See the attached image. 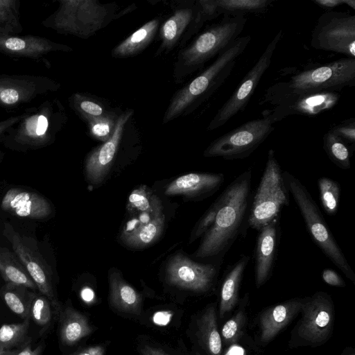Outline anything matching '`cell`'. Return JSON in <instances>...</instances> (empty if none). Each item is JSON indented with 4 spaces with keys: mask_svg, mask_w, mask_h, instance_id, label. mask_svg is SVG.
<instances>
[{
    "mask_svg": "<svg viewBox=\"0 0 355 355\" xmlns=\"http://www.w3.org/2000/svg\"><path fill=\"white\" fill-rule=\"evenodd\" d=\"M250 168L239 175L211 204L214 217L193 257L220 263L240 235H245L252 201Z\"/></svg>",
    "mask_w": 355,
    "mask_h": 355,
    "instance_id": "6da1fadb",
    "label": "cell"
},
{
    "mask_svg": "<svg viewBox=\"0 0 355 355\" xmlns=\"http://www.w3.org/2000/svg\"><path fill=\"white\" fill-rule=\"evenodd\" d=\"M250 40V35L239 37L221 51L208 67L175 92L164 114L162 123L166 124L193 113L211 97L228 78L237 58Z\"/></svg>",
    "mask_w": 355,
    "mask_h": 355,
    "instance_id": "7a4b0ae2",
    "label": "cell"
},
{
    "mask_svg": "<svg viewBox=\"0 0 355 355\" xmlns=\"http://www.w3.org/2000/svg\"><path fill=\"white\" fill-rule=\"evenodd\" d=\"M246 22L245 16L223 15L218 22L207 27L189 44L181 48L173 64L174 82L182 83L202 69L208 61L239 37Z\"/></svg>",
    "mask_w": 355,
    "mask_h": 355,
    "instance_id": "3957f363",
    "label": "cell"
},
{
    "mask_svg": "<svg viewBox=\"0 0 355 355\" xmlns=\"http://www.w3.org/2000/svg\"><path fill=\"white\" fill-rule=\"evenodd\" d=\"M283 178L312 240L345 276L355 284V273L306 187L288 171L283 172Z\"/></svg>",
    "mask_w": 355,
    "mask_h": 355,
    "instance_id": "277c9868",
    "label": "cell"
},
{
    "mask_svg": "<svg viewBox=\"0 0 355 355\" xmlns=\"http://www.w3.org/2000/svg\"><path fill=\"white\" fill-rule=\"evenodd\" d=\"M338 92L301 91L277 83L267 89L263 101L272 108L263 112L272 123L291 115L316 116L333 108L338 102Z\"/></svg>",
    "mask_w": 355,
    "mask_h": 355,
    "instance_id": "5b68a950",
    "label": "cell"
},
{
    "mask_svg": "<svg viewBox=\"0 0 355 355\" xmlns=\"http://www.w3.org/2000/svg\"><path fill=\"white\" fill-rule=\"evenodd\" d=\"M301 318L291 330L290 348L316 347L331 337L335 322V306L331 296L318 291L304 297Z\"/></svg>",
    "mask_w": 355,
    "mask_h": 355,
    "instance_id": "8992f818",
    "label": "cell"
},
{
    "mask_svg": "<svg viewBox=\"0 0 355 355\" xmlns=\"http://www.w3.org/2000/svg\"><path fill=\"white\" fill-rule=\"evenodd\" d=\"M289 197L283 171L274 150L270 149L262 176L252 198L248 227L259 231L280 216L282 209L289 205Z\"/></svg>",
    "mask_w": 355,
    "mask_h": 355,
    "instance_id": "52a82bcc",
    "label": "cell"
},
{
    "mask_svg": "<svg viewBox=\"0 0 355 355\" xmlns=\"http://www.w3.org/2000/svg\"><path fill=\"white\" fill-rule=\"evenodd\" d=\"M273 130V123L268 117L247 121L211 141L203 155L225 160L246 158L264 142Z\"/></svg>",
    "mask_w": 355,
    "mask_h": 355,
    "instance_id": "ba28073f",
    "label": "cell"
},
{
    "mask_svg": "<svg viewBox=\"0 0 355 355\" xmlns=\"http://www.w3.org/2000/svg\"><path fill=\"white\" fill-rule=\"evenodd\" d=\"M134 110L121 112L112 136L88 154L85 164L86 179L92 185L101 184L105 178L123 146L139 134Z\"/></svg>",
    "mask_w": 355,
    "mask_h": 355,
    "instance_id": "9c48e42d",
    "label": "cell"
},
{
    "mask_svg": "<svg viewBox=\"0 0 355 355\" xmlns=\"http://www.w3.org/2000/svg\"><path fill=\"white\" fill-rule=\"evenodd\" d=\"M311 45L355 58V15L333 10L322 14L312 31Z\"/></svg>",
    "mask_w": 355,
    "mask_h": 355,
    "instance_id": "30bf717a",
    "label": "cell"
},
{
    "mask_svg": "<svg viewBox=\"0 0 355 355\" xmlns=\"http://www.w3.org/2000/svg\"><path fill=\"white\" fill-rule=\"evenodd\" d=\"M284 84L301 91L337 92L355 85V58H344L311 67L292 76Z\"/></svg>",
    "mask_w": 355,
    "mask_h": 355,
    "instance_id": "8fae6325",
    "label": "cell"
},
{
    "mask_svg": "<svg viewBox=\"0 0 355 355\" xmlns=\"http://www.w3.org/2000/svg\"><path fill=\"white\" fill-rule=\"evenodd\" d=\"M282 30L275 34L256 63L211 120L207 127L208 130L220 128L236 114L245 110L262 76L272 62L274 52L282 38Z\"/></svg>",
    "mask_w": 355,
    "mask_h": 355,
    "instance_id": "7c38bea8",
    "label": "cell"
},
{
    "mask_svg": "<svg viewBox=\"0 0 355 355\" xmlns=\"http://www.w3.org/2000/svg\"><path fill=\"white\" fill-rule=\"evenodd\" d=\"M220 263H200L182 253L173 254L166 268L168 282L178 288L198 293L210 291L215 286Z\"/></svg>",
    "mask_w": 355,
    "mask_h": 355,
    "instance_id": "4fadbf2b",
    "label": "cell"
},
{
    "mask_svg": "<svg viewBox=\"0 0 355 355\" xmlns=\"http://www.w3.org/2000/svg\"><path fill=\"white\" fill-rule=\"evenodd\" d=\"M3 234L8 240L18 259L35 283L42 295L45 296L59 314L60 302L55 293L50 269L44 258L35 248L32 247L12 225L5 223Z\"/></svg>",
    "mask_w": 355,
    "mask_h": 355,
    "instance_id": "5bb4252c",
    "label": "cell"
},
{
    "mask_svg": "<svg viewBox=\"0 0 355 355\" xmlns=\"http://www.w3.org/2000/svg\"><path fill=\"white\" fill-rule=\"evenodd\" d=\"M202 27L196 1H185L160 25L159 36L161 44L155 55L167 54L177 46L180 49L184 47Z\"/></svg>",
    "mask_w": 355,
    "mask_h": 355,
    "instance_id": "9a60e30c",
    "label": "cell"
},
{
    "mask_svg": "<svg viewBox=\"0 0 355 355\" xmlns=\"http://www.w3.org/2000/svg\"><path fill=\"white\" fill-rule=\"evenodd\" d=\"M280 216L259 231L254 249V282L257 288L271 277L278 253L281 236Z\"/></svg>",
    "mask_w": 355,
    "mask_h": 355,
    "instance_id": "2e32d148",
    "label": "cell"
},
{
    "mask_svg": "<svg viewBox=\"0 0 355 355\" xmlns=\"http://www.w3.org/2000/svg\"><path fill=\"white\" fill-rule=\"evenodd\" d=\"M304 297L287 300L263 309L258 316V338L266 345L300 313Z\"/></svg>",
    "mask_w": 355,
    "mask_h": 355,
    "instance_id": "e0dca14e",
    "label": "cell"
},
{
    "mask_svg": "<svg viewBox=\"0 0 355 355\" xmlns=\"http://www.w3.org/2000/svg\"><path fill=\"white\" fill-rule=\"evenodd\" d=\"M224 181L225 175L222 173H191L171 182L166 188L165 193L201 200L216 193Z\"/></svg>",
    "mask_w": 355,
    "mask_h": 355,
    "instance_id": "ac0fdd59",
    "label": "cell"
},
{
    "mask_svg": "<svg viewBox=\"0 0 355 355\" xmlns=\"http://www.w3.org/2000/svg\"><path fill=\"white\" fill-rule=\"evenodd\" d=\"M1 207L13 215L33 219L46 218L52 212L51 204L44 197L17 188H12L5 193Z\"/></svg>",
    "mask_w": 355,
    "mask_h": 355,
    "instance_id": "d6986e66",
    "label": "cell"
},
{
    "mask_svg": "<svg viewBox=\"0 0 355 355\" xmlns=\"http://www.w3.org/2000/svg\"><path fill=\"white\" fill-rule=\"evenodd\" d=\"M250 260V256L243 254L225 270L220 289L219 318H224L237 306L242 279Z\"/></svg>",
    "mask_w": 355,
    "mask_h": 355,
    "instance_id": "ffe728a7",
    "label": "cell"
},
{
    "mask_svg": "<svg viewBox=\"0 0 355 355\" xmlns=\"http://www.w3.org/2000/svg\"><path fill=\"white\" fill-rule=\"evenodd\" d=\"M196 338L205 355H223L221 336L218 327L216 303L208 304L196 322Z\"/></svg>",
    "mask_w": 355,
    "mask_h": 355,
    "instance_id": "44dd1931",
    "label": "cell"
},
{
    "mask_svg": "<svg viewBox=\"0 0 355 355\" xmlns=\"http://www.w3.org/2000/svg\"><path fill=\"white\" fill-rule=\"evenodd\" d=\"M161 21L160 17H155L146 22L114 47L112 56L114 58H127L141 53L155 39Z\"/></svg>",
    "mask_w": 355,
    "mask_h": 355,
    "instance_id": "7402d4cb",
    "label": "cell"
},
{
    "mask_svg": "<svg viewBox=\"0 0 355 355\" xmlns=\"http://www.w3.org/2000/svg\"><path fill=\"white\" fill-rule=\"evenodd\" d=\"M109 283L110 299L114 307L120 311L139 315L142 301L140 294L116 270L110 272Z\"/></svg>",
    "mask_w": 355,
    "mask_h": 355,
    "instance_id": "603a6c76",
    "label": "cell"
},
{
    "mask_svg": "<svg viewBox=\"0 0 355 355\" xmlns=\"http://www.w3.org/2000/svg\"><path fill=\"white\" fill-rule=\"evenodd\" d=\"M92 332V327L85 315L70 307L61 312L60 336L64 344L73 345Z\"/></svg>",
    "mask_w": 355,
    "mask_h": 355,
    "instance_id": "cb8c5ba5",
    "label": "cell"
},
{
    "mask_svg": "<svg viewBox=\"0 0 355 355\" xmlns=\"http://www.w3.org/2000/svg\"><path fill=\"white\" fill-rule=\"evenodd\" d=\"M165 217L163 214L130 232H123L121 240L128 247L141 248L156 241L163 232Z\"/></svg>",
    "mask_w": 355,
    "mask_h": 355,
    "instance_id": "d4e9b609",
    "label": "cell"
},
{
    "mask_svg": "<svg viewBox=\"0 0 355 355\" xmlns=\"http://www.w3.org/2000/svg\"><path fill=\"white\" fill-rule=\"evenodd\" d=\"M248 302L249 295L246 293L240 299L235 313L223 324L220 331L223 346L237 345L243 338L246 329Z\"/></svg>",
    "mask_w": 355,
    "mask_h": 355,
    "instance_id": "484cf974",
    "label": "cell"
},
{
    "mask_svg": "<svg viewBox=\"0 0 355 355\" xmlns=\"http://www.w3.org/2000/svg\"><path fill=\"white\" fill-rule=\"evenodd\" d=\"M0 272L10 284L36 289L37 286L19 259L7 248L0 245Z\"/></svg>",
    "mask_w": 355,
    "mask_h": 355,
    "instance_id": "4316f807",
    "label": "cell"
},
{
    "mask_svg": "<svg viewBox=\"0 0 355 355\" xmlns=\"http://www.w3.org/2000/svg\"><path fill=\"white\" fill-rule=\"evenodd\" d=\"M274 0H216L220 15L245 16L266 11Z\"/></svg>",
    "mask_w": 355,
    "mask_h": 355,
    "instance_id": "83f0119b",
    "label": "cell"
},
{
    "mask_svg": "<svg viewBox=\"0 0 355 355\" xmlns=\"http://www.w3.org/2000/svg\"><path fill=\"white\" fill-rule=\"evenodd\" d=\"M74 100L77 110L86 122L117 112L106 101L92 94H76Z\"/></svg>",
    "mask_w": 355,
    "mask_h": 355,
    "instance_id": "f1b7e54d",
    "label": "cell"
},
{
    "mask_svg": "<svg viewBox=\"0 0 355 355\" xmlns=\"http://www.w3.org/2000/svg\"><path fill=\"white\" fill-rule=\"evenodd\" d=\"M323 148L329 159L343 170L351 168L352 153L347 144L330 130L323 136Z\"/></svg>",
    "mask_w": 355,
    "mask_h": 355,
    "instance_id": "f546056e",
    "label": "cell"
},
{
    "mask_svg": "<svg viewBox=\"0 0 355 355\" xmlns=\"http://www.w3.org/2000/svg\"><path fill=\"white\" fill-rule=\"evenodd\" d=\"M128 207L130 209L149 214L151 218L163 214L159 198L144 185L132 191L128 198Z\"/></svg>",
    "mask_w": 355,
    "mask_h": 355,
    "instance_id": "4dcf8cb0",
    "label": "cell"
},
{
    "mask_svg": "<svg viewBox=\"0 0 355 355\" xmlns=\"http://www.w3.org/2000/svg\"><path fill=\"white\" fill-rule=\"evenodd\" d=\"M320 204L324 212L335 216L338 210L341 188L336 180L327 177H321L318 180Z\"/></svg>",
    "mask_w": 355,
    "mask_h": 355,
    "instance_id": "1f68e13d",
    "label": "cell"
},
{
    "mask_svg": "<svg viewBox=\"0 0 355 355\" xmlns=\"http://www.w3.org/2000/svg\"><path fill=\"white\" fill-rule=\"evenodd\" d=\"M28 327V317L21 323L1 326L0 327V353L11 350V348L22 343L27 334Z\"/></svg>",
    "mask_w": 355,
    "mask_h": 355,
    "instance_id": "d6a6232c",
    "label": "cell"
},
{
    "mask_svg": "<svg viewBox=\"0 0 355 355\" xmlns=\"http://www.w3.org/2000/svg\"><path fill=\"white\" fill-rule=\"evenodd\" d=\"M121 112L94 119L87 123L89 134L93 139L105 142L112 136Z\"/></svg>",
    "mask_w": 355,
    "mask_h": 355,
    "instance_id": "836d02e7",
    "label": "cell"
},
{
    "mask_svg": "<svg viewBox=\"0 0 355 355\" xmlns=\"http://www.w3.org/2000/svg\"><path fill=\"white\" fill-rule=\"evenodd\" d=\"M31 311L34 321L39 325L48 324L51 318L49 301L42 295L33 300Z\"/></svg>",
    "mask_w": 355,
    "mask_h": 355,
    "instance_id": "e575fe53",
    "label": "cell"
},
{
    "mask_svg": "<svg viewBox=\"0 0 355 355\" xmlns=\"http://www.w3.org/2000/svg\"><path fill=\"white\" fill-rule=\"evenodd\" d=\"M336 135L339 137L346 144L355 143V120L348 119L330 129Z\"/></svg>",
    "mask_w": 355,
    "mask_h": 355,
    "instance_id": "d590c367",
    "label": "cell"
},
{
    "mask_svg": "<svg viewBox=\"0 0 355 355\" xmlns=\"http://www.w3.org/2000/svg\"><path fill=\"white\" fill-rule=\"evenodd\" d=\"M3 297L6 304L12 311L21 317L27 315L25 304L17 293L7 290L3 293Z\"/></svg>",
    "mask_w": 355,
    "mask_h": 355,
    "instance_id": "8d00e7d4",
    "label": "cell"
},
{
    "mask_svg": "<svg viewBox=\"0 0 355 355\" xmlns=\"http://www.w3.org/2000/svg\"><path fill=\"white\" fill-rule=\"evenodd\" d=\"M323 281L328 285L336 287L343 288L346 286V283L341 276L334 270L325 268L322 272Z\"/></svg>",
    "mask_w": 355,
    "mask_h": 355,
    "instance_id": "74e56055",
    "label": "cell"
},
{
    "mask_svg": "<svg viewBox=\"0 0 355 355\" xmlns=\"http://www.w3.org/2000/svg\"><path fill=\"white\" fill-rule=\"evenodd\" d=\"M312 1L323 8H332L343 4H346L353 10L355 9L354 0H312Z\"/></svg>",
    "mask_w": 355,
    "mask_h": 355,
    "instance_id": "f35d334b",
    "label": "cell"
},
{
    "mask_svg": "<svg viewBox=\"0 0 355 355\" xmlns=\"http://www.w3.org/2000/svg\"><path fill=\"white\" fill-rule=\"evenodd\" d=\"M172 315L173 314L170 311H158L153 315V321L159 326H165L170 322Z\"/></svg>",
    "mask_w": 355,
    "mask_h": 355,
    "instance_id": "ab89813d",
    "label": "cell"
},
{
    "mask_svg": "<svg viewBox=\"0 0 355 355\" xmlns=\"http://www.w3.org/2000/svg\"><path fill=\"white\" fill-rule=\"evenodd\" d=\"M1 100L7 104H13L19 99L18 92L13 89H3L0 93Z\"/></svg>",
    "mask_w": 355,
    "mask_h": 355,
    "instance_id": "60d3db41",
    "label": "cell"
},
{
    "mask_svg": "<svg viewBox=\"0 0 355 355\" xmlns=\"http://www.w3.org/2000/svg\"><path fill=\"white\" fill-rule=\"evenodd\" d=\"M104 347L95 345L79 349L71 355H104Z\"/></svg>",
    "mask_w": 355,
    "mask_h": 355,
    "instance_id": "b9f144b4",
    "label": "cell"
},
{
    "mask_svg": "<svg viewBox=\"0 0 355 355\" xmlns=\"http://www.w3.org/2000/svg\"><path fill=\"white\" fill-rule=\"evenodd\" d=\"M5 45L10 50L19 51L25 47L26 43L21 39L11 37L6 41Z\"/></svg>",
    "mask_w": 355,
    "mask_h": 355,
    "instance_id": "7bdbcfd3",
    "label": "cell"
},
{
    "mask_svg": "<svg viewBox=\"0 0 355 355\" xmlns=\"http://www.w3.org/2000/svg\"><path fill=\"white\" fill-rule=\"evenodd\" d=\"M48 127V121L44 116H40L38 118V123L35 130L37 135L40 136L45 133Z\"/></svg>",
    "mask_w": 355,
    "mask_h": 355,
    "instance_id": "ee69618b",
    "label": "cell"
},
{
    "mask_svg": "<svg viewBox=\"0 0 355 355\" xmlns=\"http://www.w3.org/2000/svg\"><path fill=\"white\" fill-rule=\"evenodd\" d=\"M141 352L143 355H168L160 349L149 345H144L141 347Z\"/></svg>",
    "mask_w": 355,
    "mask_h": 355,
    "instance_id": "f6af8a7d",
    "label": "cell"
},
{
    "mask_svg": "<svg viewBox=\"0 0 355 355\" xmlns=\"http://www.w3.org/2000/svg\"><path fill=\"white\" fill-rule=\"evenodd\" d=\"M41 350L40 346L33 350L29 345H27L22 350L19 351L16 355H40Z\"/></svg>",
    "mask_w": 355,
    "mask_h": 355,
    "instance_id": "bcb514c9",
    "label": "cell"
},
{
    "mask_svg": "<svg viewBox=\"0 0 355 355\" xmlns=\"http://www.w3.org/2000/svg\"><path fill=\"white\" fill-rule=\"evenodd\" d=\"M82 298L86 302H90L93 300L94 293L89 288H85L81 293Z\"/></svg>",
    "mask_w": 355,
    "mask_h": 355,
    "instance_id": "7dc6e473",
    "label": "cell"
},
{
    "mask_svg": "<svg viewBox=\"0 0 355 355\" xmlns=\"http://www.w3.org/2000/svg\"><path fill=\"white\" fill-rule=\"evenodd\" d=\"M340 355H355V349L352 347H347L343 349Z\"/></svg>",
    "mask_w": 355,
    "mask_h": 355,
    "instance_id": "c3c4849f",
    "label": "cell"
},
{
    "mask_svg": "<svg viewBox=\"0 0 355 355\" xmlns=\"http://www.w3.org/2000/svg\"><path fill=\"white\" fill-rule=\"evenodd\" d=\"M18 350H9L0 353V355H16L18 353Z\"/></svg>",
    "mask_w": 355,
    "mask_h": 355,
    "instance_id": "681fc988",
    "label": "cell"
}]
</instances>
